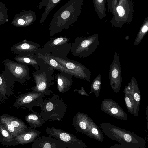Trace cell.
I'll use <instances>...</instances> for the list:
<instances>
[{
  "label": "cell",
  "instance_id": "cell-1",
  "mask_svg": "<svg viewBox=\"0 0 148 148\" xmlns=\"http://www.w3.org/2000/svg\"><path fill=\"white\" fill-rule=\"evenodd\" d=\"M83 0H69L59 8L53 16L49 24L51 36L69 28L79 17Z\"/></svg>",
  "mask_w": 148,
  "mask_h": 148
},
{
  "label": "cell",
  "instance_id": "cell-2",
  "mask_svg": "<svg viewBox=\"0 0 148 148\" xmlns=\"http://www.w3.org/2000/svg\"><path fill=\"white\" fill-rule=\"evenodd\" d=\"M99 127L108 138L120 143L109 148H144L146 147V140L133 132L107 123H100Z\"/></svg>",
  "mask_w": 148,
  "mask_h": 148
},
{
  "label": "cell",
  "instance_id": "cell-3",
  "mask_svg": "<svg viewBox=\"0 0 148 148\" xmlns=\"http://www.w3.org/2000/svg\"><path fill=\"white\" fill-rule=\"evenodd\" d=\"M49 97L43 100L40 107L39 114L46 121H60L66 111V103L59 96L53 93Z\"/></svg>",
  "mask_w": 148,
  "mask_h": 148
},
{
  "label": "cell",
  "instance_id": "cell-4",
  "mask_svg": "<svg viewBox=\"0 0 148 148\" xmlns=\"http://www.w3.org/2000/svg\"><path fill=\"white\" fill-rule=\"evenodd\" d=\"M72 125L77 132L98 141H104L103 132L87 114L77 113L73 119Z\"/></svg>",
  "mask_w": 148,
  "mask_h": 148
},
{
  "label": "cell",
  "instance_id": "cell-5",
  "mask_svg": "<svg viewBox=\"0 0 148 148\" xmlns=\"http://www.w3.org/2000/svg\"><path fill=\"white\" fill-rule=\"evenodd\" d=\"M53 70L47 64L33 71L32 74L36 84L31 87L32 90L46 95L53 94L50 88L55 84Z\"/></svg>",
  "mask_w": 148,
  "mask_h": 148
},
{
  "label": "cell",
  "instance_id": "cell-6",
  "mask_svg": "<svg viewBox=\"0 0 148 148\" xmlns=\"http://www.w3.org/2000/svg\"><path fill=\"white\" fill-rule=\"evenodd\" d=\"M70 38L67 36H61L51 39L40 47L38 52L49 54L63 58H67L70 52L71 44L69 42Z\"/></svg>",
  "mask_w": 148,
  "mask_h": 148
},
{
  "label": "cell",
  "instance_id": "cell-7",
  "mask_svg": "<svg viewBox=\"0 0 148 148\" xmlns=\"http://www.w3.org/2000/svg\"><path fill=\"white\" fill-rule=\"evenodd\" d=\"M99 35L94 34L87 37H77L71 44L70 52L79 58L88 57L97 48Z\"/></svg>",
  "mask_w": 148,
  "mask_h": 148
},
{
  "label": "cell",
  "instance_id": "cell-8",
  "mask_svg": "<svg viewBox=\"0 0 148 148\" xmlns=\"http://www.w3.org/2000/svg\"><path fill=\"white\" fill-rule=\"evenodd\" d=\"M5 66L4 71L13 77L15 81L23 84L31 77L28 66L7 59L2 62Z\"/></svg>",
  "mask_w": 148,
  "mask_h": 148
},
{
  "label": "cell",
  "instance_id": "cell-9",
  "mask_svg": "<svg viewBox=\"0 0 148 148\" xmlns=\"http://www.w3.org/2000/svg\"><path fill=\"white\" fill-rule=\"evenodd\" d=\"M45 132L48 135L62 142L68 148H88L86 144L73 134L54 127H47Z\"/></svg>",
  "mask_w": 148,
  "mask_h": 148
},
{
  "label": "cell",
  "instance_id": "cell-10",
  "mask_svg": "<svg viewBox=\"0 0 148 148\" xmlns=\"http://www.w3.org/2000/svg\"><path fill=\"white\" fill-rule=\"evenodd\" d=\"M47 54L63 66L74 72L77 75V78L86 80L89 82H90L91 72L88 68L79 62L68 58L63 59Z\"/></svg>",
  "mask_w": 148,
  "mask_h": 148
},
{
  "label": "cell",
  "instance_id": "cell-11",
  "mask_svg": "<svg viewBox=\"0 0 148 148\" xmlns=\"http://www.w3.org/2000/svg\"><path fill=\"white\" fill-rule=\"evenodd\" d=\"M45 95L43 93L32 91L21 95L17 97L14 103V106L27 107L31 110L33 107L40 106Z\"/></svg>",
  "mask_w": 148,
  "mask_h": 148
},
{
  "label": "cell",
  "instance_id": "cell-12",
  "mask_svg": "<svg viewBox=\"0 0 148 148\" xmlns=\"http://www.w3.org/2000/svg\"><path fill=\"white\" fill-rule=\"evenodd\" d=\"M109 79L113 90L115 93L119 92L122 85V76L120 63L116 51L110 66Z\"/></svg>",
  "mask_w": 148,
  "mask_h": 148
},
{
  "label": "cell",
  "instance_id": "cell-13",
  "mask_svg": "<svg viewBox=\"0 0 148 148\" xmlns=\"http://www.w3.org/2000/svg\"><path fill=\"white\" fill-rule=\"evenodd\" d=\"M101 108L103 112L117 119L126 120L127 115L121 106L112 99H104L101 102Z\"/></svg>",
  "mask_w": 148,
  "mask_h": 148
},
{
  "label": "cell",
  "instance_id": "cell-14",
  "mask_svg": "<svg viewBox=\"0 0 148 148\" xmlns=\"http://www.w3.org/2000/svg\"><path fill=\"white\" fill-rule=\"evenodd\" d=\"M40 45L34 42L26 39L13 45L10 50L17 55L36 54L40 48Z\"/></svg>",
  "mask_w": 148,
  "mask_h": 148
},
{
  "label": "cell",
  "instance_id": "cell-15",
  "mask_svg": "<svg viewBox=\"0 0 148 148\" xmlns=\"http://www.w3.org/2000/svg\"><path fill=\"white\" fill-rule=\"evenodd\" d=\"M32 148H66L62 141L50 136L38 137L32 144Z\"/></svg>",
  "mask_w": 148,
  "mask_h": 148
},
{
  "label": "cell",
  "instance_id": "cell-16",
  "mask_svg": "<svg viewBox=\"0 0 148 148\" xmlns=\"http://www.w3.org/2000/svg\"><path fill=\"white\" fill-rule=\"evenodd\" d=\"M14 59L18 62L32 66L35 69L47 64L35 54L17 55L14 57Z\"/></svg>",
  "mask_w": 148,
  "mask_h": 148
},
{
  "label": "cell",
  "instance_id": "cell-17",
  "mask_svg": "<svg viewBox=\"0 0 148 148\" xmlns=\"http://www.w3.org/2000/svg\"><path fill=\"white\" fill-rule=\"evenodd\" d=\"M56 74L57 87L59 92L62 93L68 91L71 88L73 82V75L61 71Z\"/></svg>",
  "mask_w": 148,
  "mask_h": 148
},
{
  "label": "cell",
  "instance_id": "cell-18",
  "mask_svg": "<svg viewBox=\"0 0 148 148\" xmlns=\"http://www.w3.org/2000/svg\"><path fill=\"white\" fill-rule=\"evenodd\" d=\"M41 132L31 127H28L26 132L14 137L15 141L21 145L33 142L39 136Z\"/></svg>",
  "mask_w": 148,
  "mask_h": 148
},
{
  "label": "cell",
  "instance_id": "cell-19",
  "mask_svg": "<svg viewBox=\"0 0 148 148\" xmlns=\"http://www.w3.org/2000/svg\"><path fill=\"white\" fill-rule=\"evenodd\" d=\"M38 57L42 59L44 62L54 69L73 75L77 78L76 74L73 71L67 69L60 65L55 60L51 58L47 54H42L37 52L36 54Z\"/></svg>",
  "mask_w": 148,
  "mask_h": 148
},
{
  "label": "cell",
  "instance_id": "cell-20",
  "mask_svg": "<svg viewBox=\"0 0 148 148\" xmlns=\"http://www.w3.org/2000/svg\"><path fill=\"white\" fill-rule=\"evenodd\" d=\"M2 72L0 74V93L5 97L8 90L10 88L15 81L7 72L5 71H2Z\"/></svg>",
  "mask_w": 148,
  "mask_h": 148
},
{
  "label": "cell",
  "instance_id": "cell-21",
  "mask_svg": "<svg viewBox=\"0 0 148 148\" xmlns=\"http://www.w3.org/2000/svg\"><path fill=\"white\" fill-rule=\"evenodd\" d=\"M126 86L129 92L133 96L136 104L137 111L138 113L141 99V93L135 78H132L130 82Z\"/></svg>",
  "mask_w": 148,
  "mask_h": 148
},
{
  "label": "cell",
  "instance_id": "cell-22",
  "mask_svg": "<svg viewBox=\"0 0 148 148\" xmlns=\"http://www.w3.org/2000/svg\"><path fill=\"white\" fill-rule=\"evenodd\" d=\"M32 112L25 117V119L30 127L35 129L42 126L46 121L37 112H34L32 110Z\"/></svg>",
  "mask_w": 148,
  "mask_h": 148
},
{
  "label": "cell",
  "instance_id": "cell-23",
  "mask_svg": "<svg viewBox=\"0 0 148 148\" xmlns=\"http://www.w3.org/2000/svg\"><path fill=\"white\" fill-rule=\"evenodd\" d=\"M62 0H42L38 5L39 9H41L44 6L45 7V11L42 14L40 22L43 23L45 21L49 14L52 10Z\"/></svg>",
  "mask_w": 148,
  "mask_h": 148
},
{
  "label": "cell",
  "instance_id": "cell-24",
  "mask_svg": "<svg viewBox=\"0 0 148 148\" xmlns=\"http://www.w3.org/2000/svg\"><path fill=\"white\" fill-rule=\"evenodd\" d=\"M3 117L13 127L23 133L28 129V126L22 120L15 117L6 114L2 115Z\"/></svg>",
  "mask_w": 148,
  "mask_h": 148
},
{
  "label": "cell",
  "instance_id": "cell-25",
  "mask_svg": "<svg viewBox=\"0 0 148 148\" xmlns=\"http://www.w3.org/2000/svg\"><path fill=\"white\" fill-rule=\"evenodd\" d=\"M124 100L127 109L128 111L132 115L134 116H138L136 104L132 96L129 92L126 85L124 90Z\"/></svg>",
  "mask_w": 148,
  "mask_h": 148
},
{
  "label": "cell",
  "instance_id": "cell-26",
  "mask_svg": "<svg viewBox=\"0 0 148 148\" xmlns=\"http://www.w3.org/2000/svg\"><path fill=\"white\" fill-rule=\"evenodd\" d=\"M14 138L0 122V142L1 144L4 145H12V142H16Z\"/></svg>",
  "mask_w": 148,
  "mask_h": 148
},
{
  "label": "cell",
  "instance_id": "cell-27",
  "mask_svg": "<svg viewBox=\"0 0 148 148\" xmlns=\"http://www.w3.org/2000/svg\"><path fill=\"white\" fill-rule=\"evenodd\" d=\"M101 76L99 74L93 80L90 86L91 91L89 94L93 92L96 98L99 95L101 88Z\"/></svg>",
  "mask_w": 148,
  "mask_h": 148
},
{
  "label": "cell",
  "instance_id": "cell-28",
  "mask_svg": "<svg viewBox=\"0 0 148 148\" xmlns=\"http://www.w3.org/2000/svg\"><path fill=\"white\" fill-rule=\"evenodd\" d=\"M0 122L6 129L14 137L23 133L13 127L2 115L0 116Z\"/></svg>",
  "mask_w": 148,
  "mask_h": 148
},
{
  "label": "cell",
  "instance_id": "cell-29",
  "mask_svg": "<svg viewBox=\"0 0 148 148\" xmlns=\"http://www.w3.org/2000/svg\"><path fill=\"white\" fill-rule=\"evenodd\" d=\"M148 30L147 22H146L141 27L134 41V45H138L141 42Z\"/></svg>",
  "mask_w": 148,
  "mask_h": 148
},
{
  "label": "cell",
  "instance_id": "cell-30",
  "mask_svg": "<svg viewBox=\"0 0 148 148\" xmlns=\"http://www.w3.org/2000/svg\"><path fill=\"white\" fill-rule=\"evenodd\" d=\"M116 10L119 16L123 17L124 16L125 11L122 7L120 6H118L116 8Z\"/></svg>",
  "mask_w": 148,
  "mask_h": 148
},
{
  "label": "cell",
  "instance_id": "cell-31",
  "mask_svg": "<svg viewBox=\"0 0 148 148\" xmlns=\"http://www.w3.org/2000/svg\"><path fill=\"white\" fill-rule=\"evenodd\" d=\"M74 92H77L79 94L81 95H86L89 96L88 95L85 91L83 87H82L80 90L75 89L73 90Z\"/></svg>",
  "mask_w": 148,
  "mask_h": 148
},
{
  "label": "cell",
  "instance_id": "cell-32",
  "mask_svg": "<svg viewBox=\"0 0 148 148\" xmlns=\"http://www.w3.org/2000/svg\"><path fill=\"white\" fill-rule=\"evenodd\" d=\"M103 0H97V2L99 3H101Z\"/></svg>",
  "mask_w": 148,
  "mask_h": 148
}]
</instances>
